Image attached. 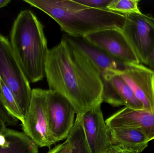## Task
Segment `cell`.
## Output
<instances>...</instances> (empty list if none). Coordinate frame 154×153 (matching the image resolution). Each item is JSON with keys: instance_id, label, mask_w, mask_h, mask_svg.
Wrapping results in <instances>:
<instances>
[{"instance_id": "6da1fadb", "label": "cell", "mask_w": 154, "mask_h": 153, "mask_svg": "<svg viewBox=\"0 0 154 153\" xmlns=\"http://www.w3.org/2000/svg\"><path fill=\"white\" fill-rule=\"evenodd\" d=\"M45 76L50 90L60 93L73 105L77 119L103 102L98 71L80 50L63 38L49 50Z\"/></svg>"}, {"instance_id": "7a4b0ae2", "label": "cell", "mask_w": 154, "mask_h": 153, "mask_svg": "<svg viewBox=\"0 0 154 153\" xmlns=\"http://www.w3.org/2000/svg\"><path fill=\"white\" fill-rule=\"evenodd\" d=\"M48 14L66 34L85 37L103 30L123 28L125 15L72 0H23Z\"/></svg>"}, {"instance_id": "3957f363", "label": "cell", "mask_w": 154, "mask_h": 153, "mask_svg": "<svg viewBox=\"0 0 154 153\" xmlns=\"http://www.w3.org/2000/svg\"><path fill=\"white\" fill-rule=\"evenodd\" d=\"M43 26L30 10L21 11L14 21L10 34L13 52L30 83L45 76L49 50Z\"/></svg>"}, {"instance_id": "277c9868", "label": "cell", "mask_w": 154, "mask_h": 153, "mask_svg": "<svg viewBox=\"0 0 154 153\" xmlns=\"http://www.w3.org/2000/svg\"><path fill=\"white\" fill-rule=\"evenodd\" d=\"M0 79L14 94L24 117L29 107L32 90L13 52L10 41L1 34Z\"/></svg>"}, {"instance_id": "5b68a950", "label": "cell", "mask_w": 154, "mask_h": 153, "mask_svg": "<svg viewBox=\"0 0 154 153\" xmlns=\"http://www.w3.org/2000/svg\"><path fill=\"white\" fill-rule=\"evenodd\" d=\"M48 90L32 89L29 107L22 124L23 133L38 147L50 148L55 144L51 133L47 109Z\"/></svg>"}, {"instance_id": "8992f818", "label": "cell", "mask_w": 154, "mask_h": 153, "mask_svg": "<svg viewBox=\"0 0 154 153\" xmlns=\"http://www.w3.org/2000/svg\"><path fill=\"white\" fill-rule=\"evenodd\" d=\"M125 18L123 32L140 63L147 65L154 48V18L141 12L126 14Z\"/></svg>"}, {"instance_id": "52a82bcc", "label": "cell", "mask_w": 154, "mask_h": 153, "mask_svg": "<svg viewBox=\"0 0 154 153\" xmlns=\"http://www.w3.org/2000/svg\"><path fill=\"white\" fill-rule=\"evenodd\" d=\"M47 109L51 133L55 143L67 138L75 124L73 105L59 93L48 90Z\"/></svg>"}, {"instance_id": "ba28073f", "label": "cell", "mask_w": 154, "mask_h": 153, "mask_svg": "<svg viewBox=\"0 0 154 153\" xmlns=\"http://www.w3.org/2000/svg\"><path fill=\"white\" fill-rule=\"evenodd\" d=\"M84 37L109 55L125 63H140L122 28H112L91 33Z\"/></svg>"}, {"instance_id": "9c48e42d", "label": "cell", "mask_w": 154, "mask_h": 153, "mask_svg": "<svg viewBox=\"0 0 154 153\" xmlns=\"http://www.w3.org/2000/svg\"><path fill=\"white\" fill-rule=\"evenodd\" d=\"M62 38L78 48L90 60L100 74L103 85L108 83L114 75L119 74L125 69L127 63L109 55L84 37L66 34Z\"/></svg>"}, {"instance_id": "30bf717a", "label": "cell", "mask_w": 154, "mask_h": 153, "mask_svg": "<svg viewBox=\"0 0 154 153\" xmlns=\"http://www.w3.org/2000/svg\"><path fill=\"white\" fill-rule=\"evenodd\" d=\"M80 120L90 152L112 153L113 146L101 105L86 112Z\"/></svg>"}, {"instance_id": "8fae6325", "label": "cell", "mask_w": 154, "mask_h": 153, "mask_svg": "<svg viewBox=\"0 0 154 153\" xmlns=\"http://www.w3.org/2000/svg\"><path fill=\"white\" fill-rule=\"evenodd\" d=\"M119 75L128 85L145 109H154V73L139 64L127 63Z\"/></svg>"}, {"instance_id": "7c38bea8", "label": "cell", "mask_w": 154, "mask_h": 153, "mask_svg": "<svg viewBox=\"0 0 154 153\" xmlns=\"http://www.w3.org/2000/svg\"><path fill=\"white\" fill-rule=\"evenodd\" d=\"M108 128H126L143 133L149 142L154 139V109L125 107L106 120Z\"/></svg>"}, {"instance_id": "4fadbf2b", "label": "cell", "mask_w": 154, "mask_h": 153, "mask_svg": "<svg viewBox=\"0 0 154 153\" xmlns=\"http://www.w3.org/2000/svg\"><path fill=\"white\" fill-rule=\"evenodd\" d=\"M38 146L23 132L10 128L0 132V153H38Z\"/></svg>"}, {"instance_id": "5bb4252c", "label": "cell", "mask_w": 154, "mask_h": 153, "mask_svg": "<svg viewBox=\"0 0 154 153\" xmlns=\"http://www.w3.org/2000/svg\"><path fill=\"white\" fill-rule=\"evenodd\" d=\"M108 129L113 146L140 153L148 146L149 140L138 130L126 128Z\"/></svg>"}, {"instance_id": "9a60e30c", "label": "cell", "mask_w": 154, "mask_h": 153, "mask_svg": "<svg viewBox=\"0 0 154 153\" xmlns=\"http://www.w3.org/2000/svg\"><path fill=\"white\" fill-rule=\"evenodd\" d=\"M114 89L125 106L134 109H143L144 106L135 96L130 87L119 74L114 75L110 79Z\"/></svg>"}, {"instance_id": "2e32d148", "label": "cell", "mask_w": 154, "mask_h": 153, "mask_svg": "<svg viewBox=\"0 0 154 153\" xmlns=\"http://www.w3.org/2000/svg\"><path fill=\"white\" fill-rule=\"evenodd\" d=\"M0 96L8 112L14 118L21 122L24 116L17 100L11 90L0 79Z\"/></svg>"}, {"instance_id": "e0dca14e", "label": "cell", "mask_w": 154, "mask_h": 153, "mask_svg": "<svg viewBox=\"0 0 154 153\" xmlns=\"http://www.w3.org/2000/svg\"><path fill=\"white\" fill-rule=\"evenodd\" d=\"M139 0H111L107 10L125 15L141 12L138 8Z\"/></svg>"}, {"instance_id": "ac0fdd59", "label": "cell", "mask_w": 154, "mask_h": 153, "mask_svg": "<svg viewBox=\"0 0 154 153\" xmlns=\"http://www.w3.org/2000/svg\"><path fill=\"white\" fill-rule=\"evenodd\" d=\"M111 1V0H76L78 2L86 6L103 10H107V7Z\"/></svg>"}, {"instance_id": "d6986e66", "label": "cell", "mask_w": 154, "mask_h": 153, "mask_svg": "<svg viewBox=\"0 0 154 153\" xmlns=\"http://www.w3.org/2000/svg\"><path fill=\"white\" fill-rule=\"evenodd\" d=\"M0 113L3 117L7 125H14L17 124L18 120L14 118L8 112L1 99V96H0Z\"/></svg>"}, {"instance_id": "ffe728a7", "label": "cell", "mask_w": 154, "mask_h": 153, "mask_svg": "<svg viewBox=\"0 0 154 153\" xmlns=\"http://www.w3.org/2000/svg\"><path fill=\"white\" fill-rule=\"evenodd\" d=\"M70 149V144L68 140L51 149L47 153H67Z\"/></svg>"}, {"instance_id": "44dd1931", "label": "cell", "mask_w": 154, "mask_h": 153, "mask_svg": "<svg viewBox=\"0 0 154 153\" xmlns=\"http://www.w3.org/2000/svg\"><path fill=\"white\" fill-rule=\"evenodd\" d=\"M148 68L154 73V48L148 57L147 65Z\"/></svg>"}, {"instance_id": "7402d4cb", "label": "cell", "mask_w": 154, "mask_h": 153, "mask_svg": "<svg viewBox=\"0 0 154 153\" xmlns=\"http://www.w3.org/2000/svg\"><path fill=\"white\" fill-rule=\"evenodd\" d=\"M113 152L112 153H140L135 151H130L118 148L116 146H113Z\"/></svg>"}, {"instance_id": "603a6c76", "label": "cell", "mask_w": 154, "mask_h": 153, "mask_svg": "<svg viewBox=\"0 0 154 153\" xmlns=\"http://www.w3.org/2000/svg\"><path fill=\"white\" fill-rule=\"evenodd\" d=\"M7 125L3 117L0 113V132L7 128Z\"/></svg>"}, {"instance_id": "cb8c5ba5", "label": "cell", "mask_w": 154, "mask_h": 153, "mask_svg": "<svg viewBox=\"0 0 154 153\" xmlns=\"http://www.w3.org/2000/svg\"><path fill=\"white\" fill-rule=\"evenodd\" d=\"M11 2L10 0H0V9L7 6Z\"/></svg>"}, {"instance_id": "d4e9b609", "label": "cell", "mask_w": 154, "mask_h": 153, "mask_svg": "<svg viewBox=\"0 0 154 153\" xmlns=\"http://www.w3.org/2000/svg\"><path fill=\"white\" fill-rule=\"evenodd\" d=\"M70 150H71V148H70V150H69V151L67 153H70Z\"/></svg>"}, {"instance_id": "484cf974", "label": "cell", "mask_w": 154, "mask_h": 153, "mask_svg": "<svg viewBox=\"0 0 154 153\" xmlns=\"http://www.w3.org/2000/svg\"></svg>"}]
</instances>
